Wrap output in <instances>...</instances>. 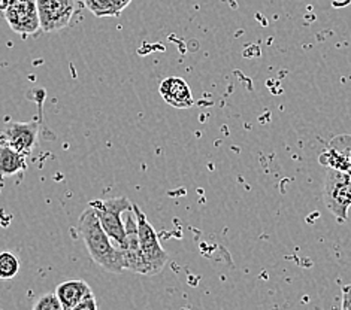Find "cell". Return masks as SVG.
<instances>
[{"mask_svg":"<svg viewBox=\"0 0 351 310\" xmlns=\"http://www.w3.org/2000/svg\"><path fill=\"white\" fill-rule=\"evenodd\" d=\"M78 233L84 242L88 254L93 261L110 273H121L124 269V259L120 248L117 249L111 237L108 236L99 222L96 212L90 206L81 214L78 220Z\"/></svg>","mask_w":351,"mask_h":310,"instance_id":"6da1fadb","label":"cell"},{"mask_svg":"<svg viewBox=\"0 0 351 310\" xmlns=\"http://www.w3.org/2000/svg\"><path fill=\"white\" fill-rule=\"evenodd\" d=\"M90 207L96 212L99 222L108 236L117 242L120 249L124 248L126 245V225L123 221V214L133 209L130 200L126 197L91 200Z\"/></svg>","mask_w":351,"mask_h":310,"instance_id":"7a4b0ae2","label":"cell"},{"mask_svg":"<svg viewBox=\"0 0 351 310\" xmlns=\"http://www.w3.org/2000/svg\"><path fill=\"white\" fill-rule=\"evenodd\" d=\"M133 212H135L138 221L139 245L142 258H144V263L147 267V276L158 274L165 269V266L168 264L169 255L160 245V242H158L157 233L153 225L148 222L145 214L142 212L135 203H133Z\"/></svg>","mask_w":351,"mask_h":310,"instance_id":"3957f363","label":"cell"},{"mask_svg":"<svg viewBox=\"0 0 351 310\" xmlns=\"http://www.w3.org/2000/svg\"><path fill=\"white\" fill-rule=\"evenodd\" d=\"M326 207L339 221H346L351 206V173L328 169L324 181Z\"/></svg>","mask_w":351,"mask_h":310,"instance_id":"277c9868","label":"cell"},{"mask_svg":"<svg viewBox=\"0 0 351 310\" xmlns=\"http://www.w3.org/2000/svg\"><path fill=\"white\" fill-rule=\"evenodd\" d=\"M3 16L10 27L19 35H36L40 30L36 0H10Z\"/></svg>","mask_w":351,"mask_h":310,"instance_id":"5b68a950","label":"cell"},{"mask_svg":"<svg viewBox=\"0 0 351 310\" xmlns=\"http://www.w3.org/2000/svg\"><path fill=\"white\" fill-rule=\"evenodd\" d=\"M40 30L53 33L69 26L75 14V0H36Z\"/></svg>","mask_w":351,"mask_h":310,"instance_id":"8992f818","label":"cell"},{"mask_svg":"<svg viewBox=\"0 0 351 310\" xmlns=\"http://www.w3.org/2000/svg\"><path fill=\"white\" fill-rule=\"evenodd\" d=\"M126 225V245L120 250L123 253L124 269L132 270L139 274H147V267L142 258L141 245H139V233H138V221L135 212L128 211V216L124 220Z\"/></svg>","mask_w":351,"mask_h":310,"instance_id":"52a82bcc","label":"cell"},{"mask_svg":"<svg viewBox=\"0 0 351 310\" xmlns=\"http://www.w3.org/2000/svg\"><path fill=\"white\" fill-rule=\"evenodd\" d=\"M39 124L36 121L30 122H10L5 127L0 139L5 140L15 151L23 155H29L33 148L38 145Z\"/></svg>","mask_w":351,"mask_h":310,"instance_id":"ba28073f","label":"cell"},{"mask_svg":"<svg viewBox=\"0 0 351 310\" xmlns=\"http://www.w3.org/2000/svg\"><path fill=\"white\" fill-rule=\"evenodd\" d=\"M320 162L328 169L339 172H351V136H338L326 148Z\"/></svg>","mask_w":351,"mask_h":310,"instance_id":"9c48e42d","label":"cell"},{"mask_svg":"<svg viewBox=\"0 0 351 310\" xmlns=\"http://www.w3.org/2000/svg\"><path fill=\"white\" fill-rule=\"evenodd\" d=\"M158 93H160L166 103L177 109H189L195 105V99L189 83L180 77H169L163 79Z\"/></svg>","mask_w":351,"mask_h":310,"instance_id":"30bf717a","label":"cell"},{"mask_svg":"<svg viewBox=\"0 0 351 310\" xmlns=\"http://www.w3.org/2000/svg\"><path fill=\"white\" fill-rule=\"evenodd\" d=\"M56 296L60 300L63 310H71L82 300L93 296L90 285L86 281H66L56 289Z\"/></svg>","mask_w":351,"mask_h":310,"instance_id":"8fae6325","label":"cell"},{"mask_svg":"<svg viewBox=\"0 0 351 310\" xmlns=\"http://www.w3.org/2000/svg\"><path fill=\"white\" fill-rule=\"evenodd\" d=\"M26 155L20 154L5 140L0 139V178L12 176L26 169Z\"/></svg>","mask_w":351,"mask_h":310,"instance_id":"7c38bea8","label":"cell"},{"mask_svg":"<svg viewBox=\"0 0 351 310\" xmlns=\"http://www.w3.org/2000/svg\"><path fill=\"white\" fill-rule=\"evenodd\" d=\"M20 261L10 250L0 253V279H12L19 274Z\"/></svg>","mask_w":351,"mask_h":310,"instance_id":"4fadbf2b","label":"cell"},{"mask_svg":"<svg viewBox=\"0 0 351 310\" xmlns=\"http://www.w3.org/2000/svg\"><path fill=\"white\" fill-rule=\"evenodd\" d=\"M84 5L96 16H117L114 0H84Z\"/></svg>","mask_w":351,"mask_h":310,"instance_id":"5bb4252c","label":"cell"},{"mask_svg":"<svg viewBox=\"0 0 351 310\" xmlns=\"http://www.w3.org/2000/svg\"><path fill=\"white\" fill-rule=\"evenodd\" d=\"M32 310H63V306L54 292V294L40 296L35 301V305H33Z\"/></svg>","mask_w":351,"mask_h":310,"instance_id":"9a60e30c","label":"cell"},{"mask_svg":"<svg viewBox=\"0 0 351 310\" xmlns=\"http://www.w3.org/2000/svg\"><path fill=\"white\" fill-rule=\"evenodd\" d=\"M71 310H97V303H96V297L90 296L86 300H82L81 303L77 306H73Z\"/></svg>","mask_w":351,"mask_h":310,"instance_id":"2e32d148","label":"cell"},{"mask_svg":"<svg viewBox=\"0 0 351 310\" xmlns=\"http://www.w3.org/2000/svg\"><path fill=\"white\" fill-rule=\"evenodd\" d=\"M341 310H351V285H344L342 287Z\"/></svg>","mask_w":351,"mask_h":310,"instance_id":"e0dca14e","label":"cell"},{"mask_svg":"<svg viewBox=\"0 0 351 310\" xmlns=\"http://www.w3.org/2000/svg\"><path fill=\"white\" fill-rule=\"evenodd\" d=\"M130 2H132V0H114L117 15H120L123 10H126V8L130 5Z\"/></svg>","mask_w":351,"mask_h":310,"instance_id":"ac0fdd59","label":"cell"}]
</instances>
